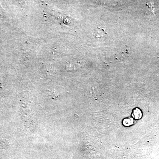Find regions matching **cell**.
<instances>
[{"label":"cell","instance_id":"1","mask_svg":"<svg viewBox=\"0 0 159 159\" xmlns=\"http://www.w3.org/2000/svg\"><path fill=\"white\" fill-rule=\"evenodd\" d=\"M106 33L103 29L98 28L96 29L94 33V35L96 38H102L106 35Z\"/></svg>","mask_w":159,"mask_h":159},{"label":"cell","instance_id":"2","mask_svg":"<svg viewBox=\"0 0 159 159\" xmlns=\"http://www.w3.org/2000/svg\"><path fill=\"white\" fill-rule=\"evenodd\" d=\"M146 5L148 6V9H149V11H151L152 12L154 13V6L152 3L151 2H149V3H148V4H146Z\"/></svg>","mask_w":159,"mask_h":159}]
</instances>
